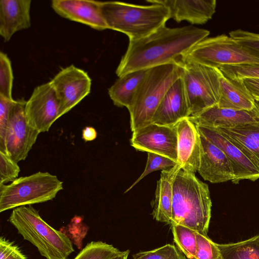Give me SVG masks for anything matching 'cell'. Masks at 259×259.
I'll use <instances>...</instances> for the list:
<instances>
[{"mask_svg": "<svg viewBox=\"0 0 259 259\" xmlns=\"http://www.w3.org/2000/svg\"><path fill=\"white\" fill-rule=\"evenodd\" d=\"M209 33L206 29L193 26L177 28L164 26L144 37L130 41L116 74L119 77L135 71L169 63H182L185 54Z\"/></svg>", "mask_w": 259, "mask_h": 259, "instance_id": "cell-1", "label": "cell"}, {"mask_svg": "<svg viewBox=\"0 0 259 259\" xmlns=\"http://www.w3.org/2000/svg\"><path fill=\"white\" fill-rule=\"evenodd\" d=\"M170 225L179 224L207 236L211 201L208 185L182 168L173 183Z\"/></svg>", "mask_w": 259, "mask_h": 259, "instance_id": "cell-2", "label": "cell"}, {"mask_svg": "<svg viewBox=\"0 0 259 259\" xmlns=\"http://www.w3.org/2000/svg\"><path fill=\"white\" fill-rule=\"evenodd\" d=\"M141 6L116 1L100 2L108 29L125 34L130 41L144 37L165 26L170 19L168 9L156 3Z\"/></svg>", "mask_w": 259, "mask_h": 259, "instance_id": "cell-3", "label": "cell"}, {"mask_svg": "<svg viewBox=\"0 0 259 259\" xmlns=\"http://www.w3.org/2000/svg\"><path fill=\"white\" fill-rule=\"evenodd\" d=\"M8 221L46 259H67L74 251L68 236L47 223L31 205L13 209Z\"/></svg>", "mask_w": 259, "mask_h": 259, "instance_id": "cell-4", "label": "cell"}, {"mask_svg": "<svg viewBox=\"0 0 259 259\" xmlns=\"http://www.w3.org/2000/svg\"><path fill=\"white\" fill-rule=\"evenodd\" d=\"M183 72L182 63H169L148 69L128 109L132 132L152 123L165 93Z\"/></svg>", "mask_w": 259, "mask_h": 259, "instance_id": "cell-5", "label": "cell"}, {"mask_svg": "<svg viewBox=\"0 0 259 259\" xmlns=\"http://www.w3.org/2000/svg\"><path fill=\"white\" fill-rule=\"evenodd\" d=\"M183 61L216 68L259 64V53L240 44L230 36L221 34L198 42L185 54Z\"/></svg>", "mask_w": 259, "mask_h": 259, "instance_id": "cell-6", "label": "cell"}, {"mask_svg": "<svg viewBox=\"0 0 259 259\" xmlns=\"http://www.w3.org/2000/svg\"><path fill=\"white\" fill-rule=\"evenodd\" d=\"M63 182L48 172L38 171L0 185V212L53 200Z\"/></svg>", "mask_w": 259, "mask_h": 259, "instance_id": "cell-7", "label": "cell"}, {"mask_svg": "<svg viewBox=\"0 0 259 259\" xmlns=\"http://www.w3.org/2000/svg\"><path fill=\"white\" fill-rule=\"evenodd\" d=\"M181 78L189 109L194 116L217 105L220 96L221 71L203 65L183 61ZM189 116V117H190Z\"/></svg>", "mask_w": 259, "mask_h": 259, "instance_id": "cell-8", "label": "cell"}, {"mask_svg": "<svg viewBox=\"0 0 259 259\" xmlns=\"http://www.w3.org/2000/svg\"><path fill=\"white\" fill-rule=\"evenodd\" d=\"M24 100H15L7 123L5 139V153L14 161L24 160L36 141L37 131L28 123Z\"/></svg>", "mask_w": 259, "mask_h": 259, "instance_id": "cell-9", "label": "cell"}, {"mask_svg": "<svg viewBox=\"0 0 259 259\" xmlns=\"http://www.w3.org/2000/svg\"><path fill=\"white\" fill-rule=\"evenodd\" d=\"M58 98L60 117L90 93L91 79L84 70L71 65L62 69L50 81Z\"/></svg>", "mask_w": 259, "mask_h": 259, "instance_id": "cell-10", "label": "cell"}, {"mask_svg": "<svg viewBox=\"0 0 259 259\" xmlns=\"http://www.w3.org/2000/svg\"><path fill=\"white\" fill-rule=\"evenodd\" d=\"M132 132L131 144L135 149L156 153L177 162L178 138L175 125L151 123Z\"/></svg>", "mask_w": 259, "mask_h": 259, "instance_id": "cell-11", "label": "cell"}, {"mask_svg": "<svg viewBox=\"0 0 259 259\" xmlns=\"http://www.w3.org/2000/svg\"><path fill=\"white\" fill-rule=\"evenodd\" d=\"M59 104L51 82L36 87L25 105L28 124L39 133L48 132L59 117Z\"/></svg>", "mask_w": 259, "mask_h": 259, "instance_id": "cell-12", "label": "cell"}, {"mask_svg": "<svg viewBox=\"0 0 259 259\" xmlns=\"http://www.w3.org/2000/svg\"><path fill=\"white\" fill-rule=\"evenodd\" d=\"M199 133L219 147L225 153L233 167L237 184L243 180L255 181L259 179V170L243 153L215 128L196 125Z\"/></svg>", "mask_w": 259, "mask_h": 259, "instance_id": "cell-13", "label": "cell"}, {"mask_svg": "<svg viewBox=\"0 0 259 259\" xmlns=\"http://www.w3.org/2000/svg\"><path fill=\"white\" fill-rule=\"evenodd\" d=\"M200 135L199 174L204 180L211 183L232 181L234 179L233 167L225 153L204 136Z\"/></svg>", "mask_w": 259, "mask_h": 259, "instance_id": "cell-14", "label": "cell"}, {"mask_svg": "<svg viewBox=\"0 0 259 259\" xmlns=\"http://www.w3.org/2000/svg\"><path fill=\"white\" fill-rule=\"evenodd\" d=\"M188 118L196 125L231 128L259 122V104L250 110L221 108L215 105Z\"/></svg>", "mask_w": 259, "mask_h": 259, "instance_id": "cell-15", "label": "cell"}, {"mask_svg": "<svg viewBox=\"0 0 259 259\" xmlns=\"http://www.w3.org/2000/svg\"><path fill=\"white\" fill-rule=\"evenodd\" d=\"M175 125L178 138L177 163L183 169L195 174L198 170L200 163V134L188 117L181 119Z\"/></svg>", "mask_w": 259, "mask_h": 259, "instance_id": "cell-16", "label": "cell"}, {"mask_svg": "<svg viewBox=\"0 0 259 259\" xmlns=\"http://www.w3.org/2000/svg\"><path fill=\"white\" fill-rule=\"evenodd\" d=\"M53 10L61 16L103 30L108 27L102 16L100 2L89 0H53Z\"/></svg>", "mask_w": 259, "mask_h": 259, "instance_id": "cell-17", "label": "cell"}, {"mask_svg": "<svg viewBox=\"0 0 259 259\" xmlns=\"http://www.w3.org/2000/svg\"><path fill=\"white\" fill-rule=\"evenodd\" d=\"M190 116L189 109L181 77L169 88L157 107L152 123L161 125H174Z\"/></svg>", "mask_w": 259, "mask_h": 259, "instance_id": "cell-18", "label": "cell"}, {"mask_svg": "<svg viewBox=\"0 0 259 259\" xmlns=\"http://www.w3.org/2000/svg\"><path fill=\"white\" fill-rule=\"evenodd\" d=\"M166 6L170 18L180 22L187 21L193 24H203L211 19L215 12V0H147Z\"/></svg>", "mask_w": 259, "mask_h": 259, "instance_id": "cell-19", "label": "cell"}, {"mask_svg": "<svg viewBox=\"0 0 259 259\" xmlns=\"http://www.w3.org/2000/svg\"><path fill=\"white\" fill-rule=\"evenodd\" d=\"M30 0L0 1V35L8 41L16 32L31 26Z\"/></svg>", "mask_w": 259, "mask_h": 259, "instance_id": "cell-20", "label": "cell"}, {"mask_svg": "<svg viewBox=\"0 0 259 259\" xmlns=\"http://www.w3.org/2000/svg\"><path fill=\"white\" fill-rule=\"evenodd\" d=\"M214 128L239 148L259 170V122Z\"/></svg>", "mask_w": 259, "mask_h": 259, "instance_id": "cell-21", "label": "cell"}, {"mask_svg": "<svg viewBox=\"0 0 259 259\" xmlns=\"http://www.w3.org/2000/svg\"><path fill=\"white\" fill-rule=\"evenodd\" d=\"M180 168L181 167L177 163L169 169L162 170L157 182L152 214L158 222L171 223L173 183Z\"/></svg>", "mask_w": 259, "mask_h": 259, "instance_id": "cell-22", "label": "cell"}, {"mask_svg": "<svg viewBox=\"0 0 259 259\" xmlns=\"http://www.w3.org/2000/svg\"><path fill=\"white\" fill-rule=\"evenodd\" d=\"M220 96L217 104L221 108L250 110L256 105L242 80L231 79L223 74L220 77Z\"/></svg>", "mask_w": 259, "mask_h": 259, "instance_id": "cell-23", "label": "cell"}, {"mask_svg": "<svg viewBox=\"0 0 259 259\" xmlns=\"http://www.w3.org/2000/svg\"><path fill=\"white\" fill-rule=\"evenodd\" d=\"M148 69L129 72L116 80L108 89L109 97L115 105L127 109L131 107Z\"/></svg>", "mask_w": 259, "mask_h": 259, "instance_id": "cell-24", "label": "cell"}, {"mask_svg": "<svg viewBox=\"0 0 259 259\" xmlns=\"http://www.w3.org/2000/svg\"><path fill=\"white\" fill-rule=\"evenodd\" d=\"M217 245L222 259H259V234L237 242Z\"/></svg>", "mask_w": 259, "mask_h": 259, "instance_id": "cell-25", "label": "cell"}, {"mask_svg": "<svg viewBox=\"0 0 259 259\" xmlns=\"http://www.w3.org/2000/svg\"><path fill=\"white\" fill-rule=\"evenodd\" d=\"M171 226L174 241L179 249L188 259H194L197 247V232L181 225Z\"/></svg>", "mask_w": 259, "mask_h": 259, "instance_id": "cell-26", "label": "cell"}, {"mask_svg": "<svg viewBox=\"0 0 259 259\" xmlns=\"http://www.w3.org/2000/svg\"><path fill=\"white\" fill-rule=\"evenodd\" d=\"M121 252L106 242L92 241L88 243L73 259H112Z\"/></svg>", "mask_w": 259, "mask_h": 259, "instance_id": "cell-27", "label": "cell"}, {"mask_svg": "<svg viewBox=\"0 0 259 259\" xmlns=\"http://www.w3.org/2000/svg\"><path fill=\"white\" fill-rule=\"evenodd\" d=\"M147 160L145 168L139 178L127 189L125 193L130 191L142 179L150 173L158 170H167L175 166L178 163L164 156L152 153L147 152Z\"/></svg>", "mask_w": 259, "mask_h": 259, "instance_id": "cell-28", "label": "cell"}, {"mask_svg": "<svg viewBox=\"0 0 259 259\" xmlns=\"http://www.w3.org/2000/svg\"><path fill=\"white\" fill-rule=\"evenodd\" d=\"M13 75L10 60L7 55L0 52V96L13 99L12 95Z\"/></svg>", "mask_w": 259, "mask_h": 259, "instance_id": "cell-29", "label": "cell"}, {"mask_svg": "<svg viewBox=\"0 0 259 259\" xmlns=\"http://www.w3.org/2000/svg\"><path fill=\"white\" fill-rule=\"evenodd\" d=\"M133 259H186L177 247L167 244L156 249L138 252L133 256Z\"/></svg>", "mask_w": 259, "mask_h": 259, "instance_id": "cell-30", "label": "cell"}, {"mask_svg": "<svg viewBox=\"0 0 259 259\" xmlns=\"http://www.w3.org/2000/svg\"><path fill=\"white\" fill-rule=\"evenodd\" d=\"M197 247L194 259H222L221 251L208 236L198 232L196 234Z\"/></svg>", "mask_w": 259, "mask_h": 259, "instance_id": "cell-31", "label": "cell"}, {"mask_svg": "<svg viewBox=\"0 0 259 259\" xmlns=\"http://www.w3.org/2000/svg\"><path fill=\"white\" fill-rule=\"evenodd\" d=\"M218 69L224 75L231 79H240L246 77L259 78V64L223 66Z\"/></svg>", "mask_w": 259, "mask_h": 259, "instance_id": "cell-32", "label": "cell"}, {"mask_svg": "<svg viewBox=\"0 0 259 259\" xmlns=\"http://www.w3.org/2000/svg\"><path fill=\"white\" fill-rule=\"evenodd\" d=\"M20 171L18 163L6 153L0 151V185L15 180Z\"/></svg>", "mask_w": 259, "mask_h": 259, "instance_id": "cell-33", "label": "cell"}, {"mask_svg": "<svg viewBox=\"0 0 259 259\" xmlns=\"http://www.w3.org/2000/svg\"><path fill=\"white\" fill-rule=\"evenodd\" d=\"M15 100L0 96V151L5 153V139L11 108Z\"/></svg>", "mask_w": 259, "mask_h": 259, "instance_id": "cell-34", "label": "cell"}, {"mask_svg": "<svg viewBox=\"0 0 259 259\" xmlns=\"http://www.w3.org/2000/svg\"><path fill=\"white\" fill-rule=\"evenodd\" d=\"M229 36L240 44L259 53V34L241 29L231 31Z\"/></svg>", "mask_w": 259, "mask_h": 259, "instance_id": "cell-35", "label": "cell"}, {"mask_svg": "<svg viewBox=\"0 0 259 259\" xmlns=\"http://www.w3.org/2000/svg\"><path fill=\"white\" fill-rule=\"evenodd\" d=\"M68 237L72 242L80 249L82 246V241L86 235L89 228L82 222L81 217L76 216L68 226Z\"/></svg>", "mask_w": 259, "mask_h": 259, "instance_id": "cell-36", "label": "cell"}, {"mask_svg": "<svg viewBox=\"0 0 259 259\" xmlns=\"http://www.w3.org/2000/svg\"><path fill=\"white\" fill-rule=\"evenodd\" d=\"M0 259H27V257L14 242L1 236Z\"/></svg>", "mask_w": 259, "mask_h": 259, "instance_id": "cell-37", "label": "cell"}, {"mask_svg": "<svg viewBox=\"0 0 259 259\" xmlns=\"http://www.w3.org/2000/svg\"><path fill=\"white\" fill-rule=\"evenodd\" d=\"M240 79L255 101L259 102V78L246 77Z\"/></svg>", "mask_w": 259, "mask_h": 259, "instance_id": "cell-38", "label": "cell"}, {"mask_svg": "<svg viewBox=\"0 0 259 259\" xmlns=\"http://www.w3.org/2000/svg\"><path fill=\"white\" fill-rule=\"evenodd\" d=\"M97 136L96 130L91 126H86L82 130V138L85 142L94 140Z\"/></svg>", "mask_w": 259, "mask_h": 259, "instance_id": "cell-39", "label": "cell"}, {"mask_svg": "<svg viewBox=\"0 0 259 259\" xmlns=\"http://www.w3.org/2000/svg\"><path fill=\"white\" fill-rule=\"evenodd\" d=\"M130 253V250H126L123 251L119 254L113 257L112 259H128V256Z\"/></svg>", "mask_w": 259, "mask_h": 259, "instance_id": "cell-40", "label": "cell"}]
</instances>
